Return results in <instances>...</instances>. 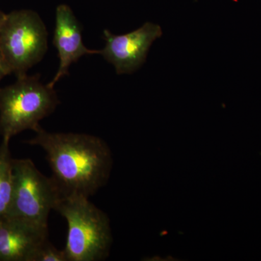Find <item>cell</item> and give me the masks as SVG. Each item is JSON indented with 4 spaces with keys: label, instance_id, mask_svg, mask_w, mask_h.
Segmentation results:
<instances>
[{
    "label": "cell",
    "instance_id": "30bf717a",
    "mask_svg": "<svg viewBox=\"0 0 261 261\" xmlns=\"http://www.w3.org/2000/svg\"><path fill=\"white\" fill-rule=\"evenodd\" d=\"M33 261H68L64 250H58L49 240H46L36 252Z\"/></svg>",
    "mask_w": 261,
    "mask_h": 261
},
{
    "label": "cell",
    "instance_id": "6da1fadb",
    "mask_svg": "<svg viewBox=\"0 0 261 261\" xmlns=\"http://www.w3.org/2000/svg\"><path fill=\"white\" fill-rule=\"evenodd\" d=\"M27 143L47 154L53 177L63 196L89 197L107 183L112 156L107 144L87 134L55 133L42 127Z\"/></svg>",
    "mask_w": 261,
    "mask_h": 261
},
{
    "label": "cell",
    "instance_id": "9c48e42d",
    "mask_svg": "<svg viewBox=\"0 0 261 261\" xmlns=\"http://www.w3.org/2000/svg\"><path fill=\"white\" fill-rule=\"evenodd\" d=\"M10 140L3 139L0 145V219L9 210L13 195V158Z\"/></svg>",
    "mask_w": 261,
    "mask_h": 261
},
{
    "label": "cell",
    "instance_id": "7a4b0ae2",
    "mask_svg": "<svg viewBox=\"0 0 261 261\" xmlns=\"http://www.w3.org/2000/svg\"><path fill=\"white\" fill-rule=\"evenodd\" d=\"M55 211L68 224L63 250L68 261H99L108 256L112 243L109 219L89 197L63 196Z\"/></svg>",
    "mask_w": 261,
    "mask_h": 261
},
{
    "label": "cell",
    "instance_id": "277c9868",
    "mask_svg": "<svg viewBox=\"0 0 261 261\" xmlns=\"http://www.w3.org/2000/svg\"><path fill=\"white\" fill-rule=\"evenodd\" d=\"M13 195L5 216L48 228V218L62 197L53 177L41 173L30 159L13 160Z\"/></svg>",
    "mask_w": 261,
    "mask_h": 261
},
{
    "label": "cell",
    "instance_id": "8992f818",
    "mask_svg": "<svg viewBox=\"0 0 261 261\" xmlns=\"http://www.w3.org/2000/svg\"><path fill=\"white\" fill-rule=\"evenodd\" d=\"M162 35L161 27L150 22L122 35L106 29L103 39L106 44L99 55L115 67L117 74H130L145 63L152 43Z\"/></svg>",
    "mask_w": 261,
    "mask_h": 261
},
{
    "label": "cell",
    "instance_id": "8fae6325",
    "mask_svg": "<svg viewBox=\"0 0 261 261\" xmlns=\"http://www.w3.org/2000/svg\"><path fill=\"white\" fill-rule=\"evenodd\" d=\"M11 73L8 63L5 61L4 57L2 55L0 51V81L3 80L7 75H9Z\"/></svg>",
    "mask_w": 261,
    "mask_h": 261
},
{
    "label": "cell",
    "instance_id": "5b68a950",
    "mask_svg": "<svg viewBox=\"0 0 261 261\" xmlns=\"http://www.w3.org/2000/svg\"><path fill=\"white\" fill-rule=\"evenodd\" d=\"M48 32L36 12L16 10L0 22V51L17 77L42 61L47 51Z\"/></svg>",
    "mask_w": 261,
    "mask_h": 261
},
{
    "label": "cell",
    "instance_id": "52a82bcc",
    "mask_svg": "<svg viewBox=\"0 0 261 261\" xmlns=\"http://www.w3.org/2000/svg\"><path fill=\"white\" fill-rule=\"evenodd\" d=\"M82 29L69 6L61 5L57 8L56 29L53 44L56 47L60 59V66L54 79L49 85H55L65 75H69L68 68L82 57L100 54V50L89 49L82 40Z\"/></svg>",
    "mask_w": 261,
    "mask_h": 261
},
{
    "label": "cell",
    "instance_id": "3957f363",
    "mask_svg": "<svg viewBox=\"0 0 261 261\" xmlns=\"http://www.w3.org/2000/svg\"><path fill=\"white\" fill-rule=\"evenodd\" d=\"M59 104L54 87L43 84L39 74L17 77L14 84L0 88V134L10 140L23 130L36 132Z\"/></svg>",
    "mask_w": 261,
    "mask_h": 261
},
{
    "label": "cell",
    "instance_id": "ba28073f",
    "mask_svg": "<svg viewBox=\"0 0 261 261\" xmlns=\"http://www.w3.org/2000/svg\"><path fill=\"white\" fill-rule=\"evenodd\" d=\"M48 240V228L4 216L0 219V261H33Z\"/></svg>",
    "mask_w": 261,
    "mask_h": 261
},
{
    "label": "cell",
    "instance_id": "7c38bea8",
    "mask_svg": "<svg viewBox=\"0 0 261 261\" xmlns=\"http://www.w3.org/2000/svg\"><path fill=\"white\" fill-rule=\"evenodd\" d=\"M5 16V13H3V12L1 10H0V22H1L2 20H3V18H4Z\"/></svg>",
    "mask_w": 261,
    "mask_h": 261
}]
</instances>
